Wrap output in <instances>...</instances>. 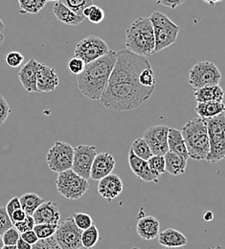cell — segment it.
Instances as JSON below:
<instances>
[{
	"label": "cell",
	"instance_id": "obj_1",
	"mask_svg": "<svg viewBox=\"0 0 225 249\" xmlns=\"http://www.w3.org/2000/svg\"><path fill=\"white\" fill-rule=\"evenodd\" d=\"M156 88H146L139 82L107 84L100 102L104 107L114 111H129L138 108L149 101Z\"/></svg>",
	"mask_w": 225,
	"mask_h": 249
},
{
	"label": "cell",
	"instance_id": "obj_2",
	"mask_svg": "<svg viewBox=\"0 0 225 249\" xmlns=\"http://www.w3.org/2000/svg\"><path fill=\"white\" fill-rule=\"evenodd\" d=\"M116 51L109 50L93 62L86 63L84 71L77 75L78 89L91 100H100L104 92L116 61Z\"/></svg>",
	"mask_w": 225,
	"mask_h": 249
},
{
	"label": "cell",
	"instance_id": "obj_3",
	"mask_svg": "<svg viewBox=\"0 0 225 249\" xmlns=\"http://www.w3.org/2000/svg\"><path fill=\"white\" fill-rule=\"evenodd\" d=\"M154 27L149 18H139L126 30V49L138 56L148 58L155 54Z\"/></svg>",
	"mask_w": 225,
	"mask_h": 249
},
{
	"label": "cell",
	"instance_id": "obj_4",
	"mask_svg": "<svg viewBox=\"0 0 225 249\" xmlns=\"http://www.w3.org/2000/svg\"><path fill=\"white\" fill-rule=\"evenodd\" d=\"M189 158L195 161L205 160L209 153V136L204 119L198 117L188 121L181 128Z\"/></svg>",
	"mask_w": 225,
	"mask_h": 249
},
{
	"label": "cell",
	"instance_id": "obj_5",
	"mask_svg": "<svg viewBox=\"0 0 225 249\" xmlns=\"http://www.w3.org/2000/svg\"><path fill=\"white\" fill-rule=\"evenodd\" d=\"M204 120L207 124L209 136V153L205 161L217 163L225 157V112Z\"/></svg>",
	"mask_w": 225,
	"mask_h": 249
},
{
	"label": "cell",
	"instance_id": "obj_6",
	"mask_svg": "<svg viewBox=\"0 0 225 249\" xmlns=\"http://www.w3.org/2000/svg\"><path fill=\"white\" fill-rule=\"evenodd\" d=\"M149 18L153 24L155 33V53L166 49L177 40L180 28L167 16L160 12H154Z\"/></svg>",
	"mask_w": 225,
	"mask_h": 249
},
{
	"label": "cell",
	"instance_id": "obj_7",
	"mask_svg": "<svg viewBox=\"0 0 225 249\" xmlns=\"http://www.w3.org/2000/svg\"><path fill=\"white\" fill-rule=\"evenodd\" d=\"M56 186L58 192L66 199L78 200L88 191L89 183L87 179L70 169L58 174Z\"/></svg>",
	"mask_w": 225,
	"mask_h": 249
},
{
	"label": "cell",
	"instance_id": "obj_8",
	"mask_svg": "<svg viewBox=\"0 0 225 249\" xmlns=\"http://www.w3.org/2000/svg\"><path fill=\"white\" fill-rule=\"evenodd\" d=\"M222 73L214 62L209 61L195 63L191 68L188 83L193 90L213 85H220Z\"/></svg>",
	"mask_w": 225,
	"mask_h": 249
},
{
	"label": "cell",
	"instance_id": "obj_9",
	"mask_svg": "<svg viewBox=\"0 0 225 249\" xmlns=\"http://www.w3.org/2000/svg\"><path fill=\"white\" fill-rule=\"evenodd\" d=\"M74 148L66 143L57 141L49 149L46 155V162L49 169L56 173L60 174L72 168Z\"/></svg>",
	"mask_w": 225,
	"mask_h": 249
},
{
	"label": "cell",
	"instance_id": "obj_10",
	"mask_svg": "<svg viewBox=\"0 0 225 249\" xmlns=\"http://www.w3.org/2000/svg\"><path fill=\"white\" fill-rule=\"evenodd\" d=\"M107 43L97 36H89L82 39L75 47L74 55L86 63L93 62L109 51Z\"/></svg>",
	"mask_w": 225,
	"mask_h": 249
},
{
	"label": "cell",
	"instance_id": "obj_11",
	"mask_svg": "<svg viewBox=\"0 0 225 249\" xmlns=\"http://www.w3.org/2000/svg\"><path fill=\"white\" fill-rule=\"evenodd\" d=\"M81 230L74 222L72 216L66 218L61 224L54 234V238L62 249H81Z\"/></svg>",
	"mask_w": 225,
	"mask_h": 249
},
{
	"label": "cell",
	"instance_id": "obj_12",
	"mask_svg": "<svg viewBox=\"0 0 225 249\" xmlns=\"http://www.w3.org/2000/svg\"><path fill=\"white\" fill-rule=\"evenodd\" d=\"M97 155V149L93 145H78L74 148L72 168L80 177L89 179L93 160Z\"/></svg>",
	"mask_w": 225,
	"mask_h": 249
},
{
	"label": "cell",
	"instance_id": "obj_13",
	"mask_svg": "<svg viewBox=\"0 0 225 249\" xmlns=\"http://www.w3.org/2000/svg\"><path fill=\"white\" fill-rule=\"evenodd\" d=\"M168 131L169 126L165 124L153 125L145 131L143 138L149 145L153 155L164 156L169 151Z\"/></svg>",
	"mask_w": 225,
	"mask_h": 249
},
{
	"label": "cell",
	"instance_id": "obj_14",
	"mask_svg": "<svg viewBox=\"0 0 225 249\" xmlns=\"http://www.w3.org/2000/svg\"><path fill=\"white\" fill-rule=\"evenodd\" d=\"M123 192V181L118 175L109 174L99 180L98 193L107 202L112 201Z\"/></svg>",
	"mask_w": 225,
	"mask_h": 249
},
{
	"label": "cell",
	"instance_id": "obj_15",
	"mask_svg": "<svg viewBox=\"0 0 225 249\" xmlns=\"http://www.w3.org/2000/svg\"><path fill=\"white\" fill-rule=\"evenodd\" d=\"M60 79L56 70L39 63L36 75V89L38 92H53L59 86Z\"/></svg>",
	"mask_w": 225,
	"mask_h": 249
},
{
	"label": "cell",
	"instance_id": "obj_16",
	"mask_svg": "<svg viewBox=\"0 0 225 249\" xmlns=\"http://www.w3.org/2000/svg\"><path fill=\"white\" fill-rule=\"evenodd\" d=\"M35 224L50 223L59 224L61 219V213L59 205L53 201H44L33 213Z\"/></svg>",
	"mask_w": 225,
	"mask_h": 249
},
{
	"label": "cell",
	"instance_id": "obj_17",
	"mask_svg": "<svg viewBox=\"0 0 225 249\" xmlns=\"http://www.w3.org/2000/svg\"><path fill=\"white\" fill-rule=\"evenodd\" d=\"M115 159L113 156L108 153L98 154L95 156L91 171H90V178L93 180H100L107 175L111 174L115 168Z\"/></svg>",
	"mask_w": 225,
	"mask_h": 249
},
{
	"label": "cell",
	"instance_id": "obj_18",
	"mask_svg": "<svg viewBox=\"0 0 225 249\" xmlns=\"http://www.w3.org/2000/svg\"><path fill=\"white\" fill-rule=\"evenodd\" d=\"M129 165L131 172L137 178L145 182H158L159 177L152 173L147 161L135 156L130 150L129 152Z\"/></svg>",
	"mask_w": 225,
	"mask_h": 249
},
{
	"label": "cell",
	"instance_id": "obj_19",
	"mask_svg": "<svg viewBox=\"0 0 225 249\" xmlns=\"http://www.w3.org/2000/svg\"><path fill=\"white\" fill-rule=\"evenodd\" d=\"M39 62L35 59H30L19 70L17 76L27 92H38L36 89V75Z\"/></svg>",
	"mask_w": 225,
	"mask_h": 249
},
{
	"label": "cell",
	"instance_id": "obj_20",
	"mask_svg": "<svg viewBox=\"0 0 225 249\" xmlns=\"http://www.w3.org/2000/svg\"><path fill=\"white\" fill-rule=\"evenodd\" d=\"M159 220L154 216H142L137 220L136 231L138 236L143 240H155L159 234Z\"/></svg>",
	"mask_w": 225,
	"mask_h": 249
},
{
	"label": "cell",
	"instance_id": "obj_21",
	"mask_svg": "<svg viewBox=\"0 0 225 249\" xmlns=\"http://www.w3.org/2000/svg\"><path fill=\"white\" fill-rule=\"evenodd\" d=\"M158 243L163 248H184L188 244L187 238L178 230L168 228L160 232L157 236Z\"/></svg>",
	"mask_w": 225,
	"mask_h": 249
},
{
	"label": "cell",
	"instance_id": "obj_22",
	"mask_svg": "<svg viewBox=\"0 0 225 249\" xmlns=\"http://www.w3.org/2000/svg\"><path fill=\"white\" fill-rule=\"evenodd\" d=\"M53 13L59 21L66 25L77 26L85 20L84 16H78L69 8H67L61 1L55 2L53 7Z\"/></svg>",
	"mask_w": 225,
	"mask_h": 249
},
{
	"label": "cell",
	"instance_id": "obj_23",
	"mask_svg": "<svg viewBox=\"0 0 225 249\" xmlns=\"http://www.w3.org/2000/svg\"><path fill=\"white\" fill-rule=\"evenodd\" d=\"M193 97L197 103L223 102L225 91L220 85L206 86L193 90Z\"/></svg>",
	"mask_w": 225,
	"mask_h": 249
},
{
	"label": "cell",
	"instance_id": "obj_24",
	"mask_svg": "<svg viewBox=\"0 0 225 249\" xmlns=\"http://www.w3.org/2000/svg\"><path fill=\"white\" fill-rule=\"evenodd\" d=\"M165 171L173 177L183 175L187 168V159L183 156L168 151L164 155Z\"/></svg>",
	"mask_w": 225,
	"mask_h": 249
},
{
	"label": "cell",
	"instance_id": "obj_25",
	"mask_svg": "<svg viewBox=\"0 0 225 249\" xmlns=\"http://www.w3.org/2000/svg\"><path fill=\"white\" fill-rule=\"evenodd\" d=\"M168 148L170 152L177 154L188 159V153L181 131L174 127H169L168 131Z\"/></svg>",
	"mask_w": 225,
	"mask_h": 249
},
{
	"label": "cell",
	"instance_id": "obj_26",
	"mask_svg": "<svg viewBox=\"0 0 225 249\" xmlns=\"http://www.w3.org/2000/svg\"><path fill=\"white\" fill-rule=\"evenodd\" d=\"M225 110V106L223 102L197 103L195 107V111L197 115L202 119H208L218 116L224 113Z\"/></svg>",
	"mask_w": 225,
	"mask_h": 249
},
{
	"label": "cell",
	"instance_id": "obj_27",
	"mask_svg": "<svg viewBox=\"0 0 225 249\" xmlns=\"http://www.w3.org/2000/svg\"><path fill=\"white\" fill-rule=\"evenodd\" d=\"M21 209L28 216H32L35 209L44 202V199L35 193H26L19 197Z\"/></svg>",
	"mask_w": 225,
	"mask_h": 249
},
{
	"label": "cell",
	"instance_id": "obj_28",
	"mask_svg": "<svg viewBox=\"0 0 225 249\" xmlns=\"http://www.w3.org/2000/svg\"><path fill=\"white\" fill-rule=\"evenodd\" d=\"M100 240L99 230L93 224L86 230H83L81 236V244L82 248L85 249H93Z\"/></svg>",
	"mask_w": 225,
	"mask_h": 249
},
{
	"label": "cell",
	"instance_id": "obj_29",
	"mask_svg": "<svg viewBox=\"0 0 225 249\" xmlns=\"http://www.w3.org/2000/svg\"><path fill=\"white\" fill-rule=\"evenodd\" d=\"M19 5V14L35 15L39 13L46 5V0H17Z\"/></svg>",
	"mask_w": 225,
	"mask_h": 249
},
{
	"label": "cell",
	"instance_id": "obj_30",
	"mask_svg": "<svg viewBox=\"0 0 225 249\" xmlns=\"http://www.w3.org/2000/svg\"><path fill=\"white\" fill-rule=\"evenodd\" d=\"M134 155L144 160H148L151 156H153L152 154V151L149 147V145L147 144V142L145 141V139L142 137H139V138H136L132 143H131V146H130V149H129Z\"/></svg>",
	"mask_w": 225,
	"mask_h": 249
},
{
	"label": "cell",
	"instance_id": "obj_31",
	"mask_svg": "<svg viewBox=\"0 0 225 249\" xmlns=\"http://www.w3.org/2000/svg\"><path fill=\"white\" fill-rule=\"evenodd\" d=\"M83 16L85 17V18H87L93 24L101 23L105 17L104 11L94 4L86 8L83 12Z\"/></svg>",
	"mask_w": 225,
	"mask_h": 249
},
{
	"label": "cell",
	"instance_id": "obj_32",
	"mask_svg": "<svg viewBox=\"0 0 225 249\" xmlns=\"http://www.w3.org/2000/svg\"><path fill=\"white\" fill-rule=\"evenodd\" d=\"M57 228H58V224L39 223V224H35L33 230L35 233L38 240H42V239L53 237Z\"/></svg>",
	"mask_w": 225,
	"mask_h": 249
},
{
	"label": "cell",
	"instance_id": "obj_33",
	"mask_svg": "<svg viewBox=\"0 0 225 249\" xmlns=\"http://www.w3.org/2000/svg\"><path fill=\"white\" fill-rule=\"evenodd\" d=\"M60 1L78 16H83L84 10L93 4V0H60Z\"/></svg>",
	"mask_w": 225,
	"mask_h": 249
},
{
	"label": "cell",
	"instance_id": "obj_34",
	"mask_svg": "<svg viewBox=\"0 0 225 249\" xmlns=\"http://www.w3.org/2000/svg\"><path fill=\"white\" fill-rule=\"evenodd\" d=\"M148 166L152 173H154L156 176L159 177L166 172L165 171V159L164 156H156L153 155L147 160Z\"/></svg>",
	"mask_w": 225,
	"mask_h": 249
},
{
	"label": "cell",
	"instance_id": "obj_35",
	"mask_svg": "<svg viewBox=\"0 0 225 249\" xmlns=\"http://www.w3.org/2000/svg\"><path fill=\"white\" fill-rule=\"evenodd\" d=\"M138 82L143 87L156 88V81L155 72H154L152 66L145 68L141 71V73L138 76Z\"/></svg>",
	"mask_w": 225,
	"mask_h": 249
},
{
	"label": "cell",
	"instance_id": "obj_36",
	"mask_svg": "<svg viewBox=\"0 0 225 249\" xmlns=\"http://www.w3.org/2000/svg\"><path fill=\"white\" fill-rule=\"evenodd\" d=\"M19 238H20V233L14 226L6 230L1 235V239L4 246H16Z\"/></svg>",
	"mask_w": 225,
	"mask_h": 249
},
{
	"label": "cell",
	"instance_id": "obj_37",
	"mask_svg": "<svg viewBox=\"0 0 225 249\" xmlns=\"http://www.w3.org/2000/svg\"><path fill=\"white\" fill-rule=\"evenodd\" d=\"M75 224L81 229L86 230L93 225V219L87 213H74L72 215Z\"/></svg>",
	"mask_w": 225,
	"mask_h": 249
},
{
	"label": "cell",
	"instance_id": "obj_38",
	"mask_svg": "<svg viewBox=\"0 0 225 249\" xmlns=\"http://www.w3.org/2000/svg\"><path fill=\"white\" fill-rule=\"evenodd\" d=\"M5 61L7 65H9L10 67L17 68L19 67L24 62V56L17 51H12L6 55Z\"/></svg>",
	"mask_w": 225,
	"mask_h": 249
},
{
	"label": "cell",
	"instance_id": "obj_39",
	"mask_svg": "<svg viewBox=\"0 0 225 249\" xmlns=\"http://www.w3.org/2000/svg\"><path fill=\"white\" fill-rule=\"evenodd\" d=\"M32 249H62L60 246L58 245L57 241L55 240L54 236L47 238V239H42L38 240L35 245H33Z\"/></svg>",
	"mask_w": 225,
	"mask_h": 249
},
{
	"label": "cell",
	"instance_id": "obj_40",
	"mask_svg": "<svg viewBox=\"0 0 225 249\" xmlns=\"http://www.w3.org/2000/svg\"><path fill=\"white\" fill-rule=\"evenodd\" d=\"M86 66V62H84L82 59L74 57L68 62V69L70 73L74 75H79L81 74Z\"/></svg>",
	"mask_w": 225,
	"mask_h": 249
},
{
	"label": "cell",
	"instance_id": "obj_41",
	"mask_svg": "<svg viewBox=\"0 0 225 249\" xmlns=\"http://www.w3.org/2000/svg\"><path fill=\"white\" fill-rule=\"evenodd\" d=\"M14 227L21 234L23 232L29 231V230H33L34 226H35V221L32 216H26V218H24L22 221L19 222H15Z\"/></svg>",
	"mask_w": 225,
	"mask_h": 249
},
{
	"label": "cell",
	"instance_id": "obj_42",
	"mask_svg": "<svg viewBox=\"0 0 225 249\" xmlns=\"http://www.w3.org/2000/svg\"><path fill=\"white\" fill-rule=\"evenodd\" d=\"M13 225V222L9 217L5 207L0 206V235H2L6 230L11 228Z\"/></svg>",
	"mask_w": 225,
	"mask_h": 249
},
{
	"label": "cell",
	"instance_id": "obj_43",
	"mask_svg": "<svg viewBox=\"0 0 225 249\" xmlns=\"http://www.w3.org/2000/svg\"><path fill=\"white\" fill-rule=\"evenodd\" d=\"M10 113H11V108L9 107V104L4 99V97L0 95V125L5 123Z\"/></svg>",
	"mask_w": 225,
	"mask_h": 249
},
{
	"label": "cell",
	"instance_id": "obj_44",
	"mask_svg": "<svg viewBox=\"0 0 225 249\" xmlns=\"http://www.w3.org/2000/svg\"><path fill=\"white\" fill-rule=\"evenodd\" d=\"M152 1L156 5H161L173 10L178 8L185 2V0H152Z\"/></svg>",
	"mask_w": 225,
	"mask_h": 249
},
{
	"label": "cell",
	"instance_id": "obj_45",
	"mask_svg": "<svg viewBox=\"0 0 225 249\" xmlns=\"http://www.w3.org/2000/svg\"><path fill=\"white\" fill-rule=\"evenodd\" d=\"M20 208H21V205H20V201H19V197H18V196H15V197L11 198V199L8 201V203H7L6 207H5V209H6L7 213H8V215H9V217H10L16 210L20 209Z\"/></svg>",
	"mask_w": 225,
	"mask_h": 249
},
{
	"label": "cell",
	"instance_id": "obj_46",
	"mask_svg": "<svg viewBox=\"0 0 225 249\" xmlns=\"http://www.w3.org/2000/svg\"><path fill=\"white\" fill-rule=\"evenodd\" d=\"M20 238L25 241L26 243L30 244L31 246L35 245L37 241H38V238L36 237L35 233L34 232V230H29V231H26V232H23L20 234Z\"/></svg>",
	"mask_w": 225,
	"mask_h": 249
},
{
	"label": "cell",
	"instance_id": "obj_47",
	"mask_svg": "<svg viewBox=\"0 0 225 249\" xmlns=\"http://www.w3.org/2000/svg\"><path fill=\"white\" fill-rule=\"evenodd\" d=\"M26 213L20 208V209H17V210H16L11 216H10V218H11V220H12V222H13V224L15 223V222H19V221H22L24 218H26Z\"/></svg>",
	"mask_w": 225,
	"mask_h": 249
},
{
	"label": "cell",
	"instance_id": "obj_48",
	"mask_svg": "<svg viewBox=\"0 0 225 249\" xmlns=\"http://www.w3.org/2000/svg\"><path fill=\"white\" fill-rule=\"evenodd\" d=\"M17 249H32V246L28 243H26L25 241H23L21 238H19V240L17 243Z\"/></svg>",
	"mask_w": 225,
	"mask_h": 249
},
{
	"label": "cell",
	"instance_id": "obj_49",
	"mask_svg": "<svg viewBox=\"0 0 225 249\" xmlns=\"http://www.w3.org/2000/svg\"><path fill=\"white\" fill-rule=\"evenodd\" d=\"M213 218H214V215H213V213H212L211 211L205 212V213L203 214V216H202V219H203L204 221H206V222L211 221Z\"/></svg>",
	"mask_w": 225,
	"mask_h": 249
},
{
	"label": "cell",
	"instance_id": "obj_50",
	"mask_svg": "<svg viewBox=\"0 0 225 249\" xmlns=\"http://www.w3.org/2000/svg\"><path fill=\"white\" fill-rule=\"evenodd\" d=\"M201 1L204 2V3H206V4H208V5H210V6H214L215 4L220 3V2H223L224 0H201Z\"/></svg>",
	"mask_w": 225,
	"mask_h": 249
},
{
	"label": "cell",
	"instance_id": "obj_51",
	"mask_svg": "<svg viewBox=\"0 0 225 249\" xmlns=\"http://www.w3.org/2000/svg\"><path fill=\"white\" fill-rule=\"evenodd\" d=\"M1 249H17V246H3Z\"/></svg>",
	"mask_w": 225,
	"mask_h": 249
},
{
	"label": "cell",
	"instance_id": "obj_52",
	"mask_svg": "<svg viewBox=\"0 0 225 249\" xmlns=\"http://www.w3.org/2000/svg\"><path fill=\"white\" fill-rule=\"evenodd\" d=\"M4 29H5V25H4L3 21H2V19L0 18V33H3Z\"/></svg>",
	"mask_w": 225,
	"mask_h": 249
},
{
	"label": "cell",
	"instance_id": "obj_53",
	"mask_svg": "<svg viewBox=\"0 0 225 249\" xmlns=\"http://www.w3.org/2000/svg\"><path fill=\"white\" fill-rule=\"evenodd\" d=\"M4 38H5V36H4L3 33H0V46L2 45V43H3V41H4Z\"/></svg>",
	"mask_w": 225,
	"mask_h": 249
},
{
	"label": "cell",
	"instance_id": "obj_54",
	"mask_svg": "<svg viewBox=\"0 0 225 249\" xmlns=\"http://www.w3.org/2000/svg\"><path fill=\"white\" fill-rule=\"evenodd\" d=\"M4 245H3V242H2V239H1V235H0V249H1V248L3 247Z\"/></svg>",
	"mask_w": 225,
	"mask_h": 249
},
{
	"label": "cell",
	"instance_id": "obj_55",
	"mask_svg": "<svg viewBox=\"0 0 225 249\" xmlns=\"http://www.w3.org/2000/svg\"><path fill=\"white\" fill-rule=\"evenodd\" d=\"M163 249H184L183 248H174V249H171V248H163Z\"/></svg>",
	"mask_w": 225,
	"mask_h": 249
},
{
	"label": "cell",
	"instance_id": "obj_56",
	"mask_svg": "<svg viewBox=\"0 0 225 249\" xmlns=\"http://www.w3.org/2000/svg\"><path fill=\"white\" fill-rule=\"evenodd\" d=\"M46 1H47V2H48V1H50V2H57V1H60V0H46Z\"/></svg>",
	"mask_w": 225,
	"mask_h": 249
}]
</instances>
